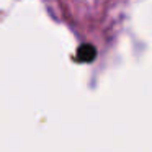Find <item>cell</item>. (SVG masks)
Listing matches in <instances>:
<instances>
[{"mask_svg": "<svg viewBox=\"0 0 152 152\" xmlns=\"http://www.w3.org/2000/svg\"><path fill=\"white\" fill-rule=\"evenodd\" d=\"M96 56V49L92 44H82L77 49V61L80 62H92Z\"/></svg>", "mask_w": 152, "mask_h": 152, "instance_id": "cell-1", "label": "cell"}]
</instances>
